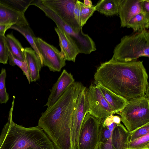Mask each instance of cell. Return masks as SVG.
<instances>
[{
  "label": "cell",
  "instance_id": "cell-2",
  "mask_svg": "<svg viewBox=\"0 0 149 149\" xmlns=\"http://www.w3.org/2000/svg\"><path fill=\"white\" fill-rule=\"evenodd\" d=\"M84 87L81 82L74 81L54 104L42 113L38 125L55 138L70 136L73 113L78 96Z\"/></svg>",
  "mask_w": 149,
  "mask_h": 149
},
{
  "label": "cell",
  "instance_id": "cell-19",
  "mask_svg": "<svg viewBox=\"0 0 149 149\" xmlns=\"http://www.w3.org/2000/svg\"><path fill=\"white\" fill-rule=\"evenodd\" d=\"M6 38L9 52L15 58L24 61L25 59L24 48L19 40L13 36L12 32L7 35Z\"/></svg>",
  "mask_w": 149,
  "mask_h": 149
},
{
  "label": "cell",
  "instance_id": "cell-6",
  "mask_svg": "<svg viewBox=\"0 0 149 149\" xmlns=\"http://www.w3.org/2000/svg\"><path fill=\"white\" fill-rule=\"evenodd\" d=\"M35 6L42 10L56 24L57 27L64 31L74 41L79 53L89 54L96 50L95 43L92 38L82 31L77 33L70 26L63 22L52 10L42 4L40 0H33L30 5Z\"/></svg>",
  "mask_w": 149,
  "mask_h": 149
},
{
  "label": "cell",
  "instance_id": "cell-28",
  "mask_svg": "<svg viewBox=\"0 0 149 149\" xmlns=\"http://www.w3.org/2000/svg\"><path fill=\"white\" fill-rule=\"evenodd\" d=\"M9 51L7 46L6 36H0V63H8Z\"/></svg>",
  "mask_w": 149,
  "mask_h": 149
},
{
  "label": "cell",
  "instance_id": "cell-32",
  "mask_svg": "<svg viewBox=\"0 0 149 149\" xmlns=\"http://www.w3.org/2000/svg\"><path fill=\"white\" fill-rule=\"evenodd\" d=\"M141 13L149 16V0H141Z\"/></svg>",
  "mask_w": 149,
  "mask_h": 149
},
{
  "label": "cell",
  "instance_id": "cell-21",
  "mask_svg": "<svg viewBox=\"0 0 149 149\" xmlns=\"http://www.w3.org/2000/svg\"><path fill=\"white\" fill-rule=\"evenodd\" d=\"M10 29L16 31L23 35L29 43L33 49L36 52L39 56L41 61L42 67V56L39 52L35 43L34 39L36 37L32 30L30 28L29 25L22 26L15 25H12Z\"/></svg>",
  "mask_w": 149,
  "mask_h": 149
},
{
  "label": "cell",
  "instance_id": "cell-20",
  "mask_svg": "<svg viewBox=\"0 0 149 149\" xmlns=\"http://www.w3.org/2000/svg\"><path fill=\"white\" fill-rule=\"evenodd\" d=\"M120 0H101L95 6V11L107 16L118 14Z\"/></svg>",
  "mask_w": 149,
  "mask_h": 149
},
{
  "label": "cell",
  "instance_id": "cell-23",
  "mask_svg": "<svg viewBox=\"0 0 149 149\" xmlns=\"http://www.w3.org/2000/svg\"><path fill=\"white\" fill-rule=\"evenodd\" d=\"M32 0H0V2L19 13L24 14Z\"/></svg>",
  "mask_w": 149,
  "mask_h": 149
},
{
  "label": "cell",
  "instance_id": "cell-12",
  "mask_svg": "<svg viewBox=\"0 0 149 149\" xmlns=\"http://www.w3.org/2000/svg\"><path fill=\"white\" fill-rule=\"evenodd\" d=\"M74 81L72 75L64 69L51 89L47 102L44 106L48 107L54 104L68 87Z\"/></svg>",
  "mask_w": 149,
  "mask_h": 149
},
{
  "label": "cell",
  "instance_id": "cell-9",
  "mask_svg": "<svg viewBox=\"0 0 149 149\" xmlns=\"http://www.w3.org/2000/svg\"><path fill=\"white\" fill-rule=\"evenodd\" d=\"M41 3L49 9L64 22L78 33L82 27L76 22L74 10L77 0H40Z\"/></svg>",
  "mask_w": 149,
  "mask_h": 149
},
{
  "label": "cell",
  "instance_id": "cell-33",
  "mask_svg": "<svg viewBox=\"0 0 149 149\" xmlns=\"http://www.w3.org/2000/svg\"><path fill=\"white\" fill-rule=\"evenodd\" d=\"M111 137L107 141L104 143L100 142L98 149H114L111 142Z\"/></svg>",
  "mask_w": 149,
  "mask_h": 149
},
{
  "label": "cell",
  "instance_id": "cell-34",
  "mask_svg": "<svg viewBox=\"0 0 149 149\" xmlns=\"http://www.w3.org/2000/svg\"><path fill=\"white\" fill-rule=\"evenodd\" d=\"M113 116V114H112L107 117L103 122L102 123V126L106 127L113 123L112 118Z\"/></svg>",
  "mask_w": 149,
  "mask_h": 149
},
{
  "label": "cell",
  "instance_id": "cell-4",
  "mask_svg": "<svg viewBox=\"0 0 149 149\" xmlns=\"http://www.w3.org/2000/svg\"><path fill=\"white\" fill-rule=\"evenodd\" d=\"M142 56L149 57V32L146 29L123 37L115 47L111 59L128 62Z\"/></svg>",
  "mask_w": 149,
  "mask_h": 149
},
{
  "label": "cell",
  "instance_id": "cell-22",
  "mask_svg": "<svg viewBox=\"0 0 149 149\" xmlns=\"http://www.w3.org/2000/svg\"><path fill=\"white\" fill-rule=\"evenodd\" d=\"M126 26L128 28H132L135 32H141L148 29L149 27V16L139 13L129 21Z\"/></svg>",
  "mask_w": 149,
  "mask_h": 149
},
{
  "label": "cell",
  "instance_id": "cell-26",
  "mask_svg": "<svg viewBox=\"0 0 149 149\" xmlns=\"http://www.w3.org/2000/svg\"><path fill=\"white\" fill-rule=\"evenodd\" d=\"M9 64L13 66L16 65L19 68L26 76L29 84L31 82L30 78L26 59L24 61H21L14 57L9 52Z\"/></svg>",
  "mask_w": 149,
  "mask_h": 149
},
{
  "label": "cell",
  "instance_id": "cell-27",
  "mask_svg": "<svg viewBox=\"0 0 149 149\" xmlns=\"http://www.w3.org/2000/svg\"><path fill=\"white\" fill-rule=\"evenodd\" d=\"M79 3L81 11V25L82 27L95 10V6L89 7L85 5L83 2L80 1H79Z\"/></svg>",
  "mask_w": 149,
  "mask_h": 149
},
{
  "label": "cell",
  "instance_id": "cell-35",
  "mask_svg": "<svg viewBox=\"0 0 149 149\" xmlns=\"http://www.w3.org/2000/svg\"><path fill=\"white\" fill-rule=\"evenodd\" d=\"M11 25H0V36H4L6 31L10 29Z\"/></svg>",
  "mask_w": 149,
  "mask_h": 149
},
{
  "label": "cell",
  "instance_id": "cell-8",
  "mask_svg": "<svg viewBox=\"0 0 149 149\" xmlns=\"http://www.w3.org/2000/svg\"><path fill=\"white\" fill-rule=\"evenodd\" d=\"M85 93L88 104V113L102 123L107 117L114 114L97 86L91 84L86 88Z\"/></svg>",
  "mask_w": 149,
  "mask_h": 149
},
{
  "label": "cell",
  "instance_id": "cell-36",
  "mask_svg": "<svg viewBox=\"0 0 149 149\" xmlns=\"http://www.w3.org/2000/svg\"><path fill=\"white\" fill-rule=\"evenodd\" d=\"M112 119L113 123L117 125L120 123L121 119L120 117L119 116H113Z\"/></svg>",
  "mask_w": 149,
  "mask_h": 149
},
{
  "label": "cell",
  "instance_id": "cell-15",
  "mask_svg": "<svg viewBox=\"0 0 149 149\" xmlns=\"http://www.w3.org/2000/svg\"><path fill=\"white\" fill-rule=\"evenodd\" d=\"M0 25H29L24 14L19 13L0 2Z\"/></svg>",
  "mask_w": 149,
  "mask_h": 149
},
{
  "label": "cell",
  "instance_id": "cell-10",
  "mask_svg": "<svg viewBox=\"0 0 149 149\" xmlns=\"http://www.w3.org/2000/svg\"><path fill=\"white\" fill-rule=\"evenodd\" d=\"M34 41L42 57V66L48 67L52 72H60L66 65L62 53L40 38L36 37Z\"/></svg>",
  "mask_w": 149,
  "mask_h": 149
},
{
  "label": "cell",
  "instance_id": "cell-7",
  "mask_svg": "<svg viewBox=\"0 0 149 149\" xmlns=\"http://www.w3.org/2000/svg\"><path fill=\"white\" fill-rule=\"evenodd\" d=\"M102 125L99 120L87 113L80 130L77 149H98Z\"/></svg>",
  "mask_w": 149,
  "mask_h": 149
},
{
  "label": "cell",
  "instance_id": "cell-16",
  "mask_svg": "<svg viewBox=\"0 0 149 149\" xmlns=\"http://www.w3.org/2000/svg\"><path fill=\"white\" fill-rule=\"evenodd\" d=\"M24 49L31 82H35L40 78V72L42 67L40 58L31 48L26 47Z\"/></svg>",
  "mask_w": 149,
  "mask_h": 149
},
{
  "label": "cell",
  "instance_id": "cell-11",
  "mask_svg": "<svg viewBox=\"0 0 149 149\" xmlns=\"http://www.w3.org/2000/svg\"><path fill=\"white\" fill-rule=\"evenodd\" d=\"M86 88L85 86L80 93L73 114L71 137L74 149H77L81 125L86 114L88 113V104L85 93Z\"/></svg>",
  "mask_w": 149,
  "mask_h": 149
},
{
  "label": "cell",
  "instance_id": "cell-37",
  "mask_svg": "<svg viewBox=\"0 0 149 149\" xmlns=\"http://www.w3.org/2000/svg\"><path fill=\"white\" fill-rule=\"evenodd\" d=\"M83 3L85 5L89 7L93 6L91 1L90 0H84Z\"/></svg>",
  "mask_w": 149,
  "mask_h": 149
},
{
  "label": "cell",
  "instance_id": "cell-29",
  "mask_svg": "<svg viewBox=\"0 0 149 149\" xmlns=\"http://www.w3.org/2000/svg\"><path fill=\"white\" fill-rule=\"evenodd\" d=\"M149 133V123L130 132L129 141L140 137Z\"/></svg>",
  "mask_w": 149,
  "mask_h": 149
},
{
  "label": "cell",
  "instance_id": "cell-31",
  "mask_svg": "<svg viewBox=\"0 0 149 149\" xmlns=\"http://www.w3.org/2000/svg\"><path fill=\"white\" fill-rule=\"evenodd\" d=\"M74 15L75 19L79 25L81 26V11L79 1H77L75 5L74 10Z\"/></svg>",
  "mask_w": 149,
  "mask_h": 149
},
{
  "label": "cell",
  "instance_id": "cell-17",
  "mask_svg": "<svg viewBox=\"0 0 149 149\" xmlns=\"http://www.w3.org/2000/svg\"><path fill=\"white\" fill-rule=\"evenodd\" d=\"M95 84L99 88L114 114L120 112L127 104L128 100L126 99L100 84Z\"/></svg>",
  "mask_w": 149,
  "mask_h": 149
},
{
  "label": "cell",
  "instance_id": "cell-38",
  "mask_svg": "<svg viewBox=\"0 0 149 149\" xmlns=\"http://www.w3.org/2000/svg\"><path fill=\"white\" fill-rule=\"evenodd\" d=\"M117 125V124L115 123H113L110 125L107 126L106 127H107L109 129V131L111 132H112L114 127Z\"/></svg>",
  "mask_w": 149,
  "mask_h": 149
},
{
  "label": "cell",
  "instance_id": "cell-13",
  "mask_svg": "<svg viewBox=\"0 0 149 149\" xmlns=\"http://www.w3.org/2000/svg\"><path fill=\"white\" fill-rule=\"evenodd\" d=\"M55 30L58 36L61 52L63 54L65 61L75 62L79 49L74 41L64 31L58 28Z\"/></svg>",
  "mask_w": 149,
  "mask_h": 149
},
{
  "label": "cell",
  "instance_id": "cell-25",
  "mask_svg": "<svg viewBox=\"0 0 149 149\" xmlns=\"http://www.w3.org/2000/svg\"><path fill=\"white\" fill-rule=\"evenodd\" d=\"M6 70L2 68L0 73V103H6L9 99V95L6 91Z\"/></svg>",
  "mask_w": 149,
  "mask_h": 149
},
{
  "label": "cell",
  "instance_id": "cell-30",
  "mask_svg": "<svg viewBox=\"0 0 149 149\" xmlns=\"http://www.w3.org/2000/svg\"><path fill=\"white\" fill-rule=\"evenodd\" d=\"M112 132L106 127L102 125L100 137V143H104L111 137Z\"/></svg>",
  "mask_w": 149,
  "mask_h": 149
},
{
  "label": "cell",
  "instance_id": "cell-3",
  "mask_svg": "<svg viewBox=\"0 0 149 149\" xmlns=\"http://www.w3.org/2000/svg\"><path fill=\"white\" fill-rule=\"evenodd\" d=\"M13 97L8 121L0 134V149H55L52 141L38 125L26 127L13 122Z\"/></svg>",
  "mask_w": 149,
  "mask_h": 149
},
{
  "label": "cell",
  "instance_id": "cell-24",
  "mask_svg": "<svg viewBox=\"0 0 149 149\" xmlns=\"http://www.w3.org/2000/svg\"><path fill=\"white\" fill-rule=\"evenodd\" d=\"M128 149H149V133L128 143Z\"/></svg>",
  "mask_w": 149,
  "mask_h": 149
},
{
  "label": "cell",
  "instance_id": "cell-5",
  "mask_svg": "<svg viewBox=\"0 0 149 149\" xmlns=\"http://www.w3.org/2000/svg\"><path fill=\"white\" fill-rule=\"evenodd\" d=\"M118 114L129 132L149 123V97L132 99Z\"/></svg>",
  "mask_w": 149,
  "mask_h": 149
},
{
  "label": "cell",
  "instance_id": "cell-14",
  "mask_svg": "<svg viewBox=\"0 0 149 149\" xmlns=\"http://www.w3.org/2000/svg\"><path fill=\"white\" fill-rule=\"evenodd\" d=\"M141 0H120L118 14L121 26L125 27L129 21L136 15L141 13Z\"/></svg>",
  "mask_w": 149,
  "mask_h": 149
},
{
  "label": "cell",
  "instance_id": "cell-1",
  "mask_svg": "<svg viewBox=\"0 0 149 149\" xmlns=\"http://www.w3.org/2000/svg\"><path fill=\"white\" fill-rule=\"evenodd\" d=\"M95 83L130 100L143 97L149 89L148 75L143 61L110 60L102 63L94 75Z\"/></svg>",
  "mask_w": 149,
  "mask_h": 149
},
{
  "label": "cell",
  "instance_id": "cell-18",
  "mask_svg": "<svg viewBox=\"0 0 149 149\" xmlns=\"http://www.w3.org/2000/svg\"><path fill=\"white\" fill-rule=\"evenodd\" d=\"M130 132L121 124L117 125L112 132L111 142L114 149H128Z\"/></svg>",
  "mask_w": 149,
  "mask_h": 149
}]
</instances>
